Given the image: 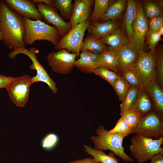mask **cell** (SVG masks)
Segmentation results:
<instances>
[{"label":"cell","instance_id":"obj_1","mask_svg":"<svg viewBox=\"0 0 163 163\" xmlns=\"http://www.w3.org/2000/svg\"><path fill=\"white\" fill-rule=\"evenodd\" d=\"M24 31L23 18L0 1V31L4 44L10 50L25 48Z\"/></svg>","mask_w":163,"mask_h":163},{"label":"cell","instance_id":"obj_2","mask_svg":"<svg viewBox=\"0 0 163 163\" xmlns=\"http://www.w3.org/2000/svg\"><path fill=\"white\" fill-rule=\"evenodd\" d=\"M95 132L97 136L92 135L90 137L94 143V149L101 150H109L124 162H133L135 161L124 152L122 145L123 139L126 136L125 135L110 133L103 125L99 126Z\"/></svg>","mask_w":163,"mask_h":163},{"label":"cell","instance_id":"obj_3","mask_svg":"<svg viewBox=\"0 0 163 163\" xmlns=\"http://www.w3.org/2000/svg\"><path fill=\"white\" fill-rule=\"evenodd\" d=\"M130 140L129 149L130 153L138 163H144L151 160L156 155L163 154L161 147L163 137L152 139L134 134Z\"/></svg>","mask_w":163,"mask_h":163},{"label":"cell","instance_id":"obj_4","mask_svg":"<svg viewBox=\"0 0 163 163\" xmlns=\"http://www.w3.org/2000/svg\"><path fill=\"white\" fill-rule=\"evenodd\" d=\"M25 31L23 38L25 45H31L38 40H46L56 45L60 39L56 29L42 21L23 18Z\"/></svg>","mask_w":163,"mask_h":163},{"label":"cell","instance_id":"obj_5","mask_svg":"<svg viewBox=\"0 0 163 163\" xmlns=\"http://www.w3.org/2000/svg\"><path fill=\"white\" fill-rule=\"evenodd\" d=\"M38 52V51L35 47H30L29 49L25 48H17L10 52L8 56L13 59H15L16 56L19 54H23L28 56L32 62L29 67L30 69L36 70L37 72V75L32 77L33 83L38 82L45 83L53 93L56 94L58 91L56 84L37 59L36 55Z\"/></svg>","mask_w":163,"mask_h":163},{"label":"cell","instance_id":"obj_6","mask_svg":"<svg viewBox=\"0 0 163 163\" xmlns=\"http://www.w3.org/2000/svg\"><path fill=\"white\" fill-rule=\"evenodd\" d=\"M131 134L152 139L163 137V121L152 110L141 116L139 123Z\"/></svg>","mask_w":163,"mask_h":163},{"label":"cell","instance_id":"obj_7","mask_svg":"<svg viewBox=\"0 0 163 163\" xmlns=\"http://www.w3.org/2000/svg\"><path fill=\"white\" fill-rule=\"evenodd\" d=\"M90 24L89 19L72 27L69 32L62 37L54 45L56 50L63 49L76 53L80 54L85 33Z\"/></svg>","mask_w":163,"mask_h":163},{"label":"cell","instance_id":"obj_8","mask_svg":"<svg viewBox=\"0 0 163 163\" xmlns=\"http://www.w3.org/2000/svg\"><path fill=\"white\" fill-rule=\"evenodd\" d=\"M132 35L128 40L129 44L139 53L144 51L145 41L148 32V21L140 2H137L136 14L132 24Z\"/></svg>","mask_w":163,"mask_h":163},{"label":"cell","instance_id":"obj_9","mask_svg":"<svg viewBox=\"0 0 163 163\" xmlns=\"http://www.w3.org/2000/svg\"><path fill=\"white\" fill-rule=\"evenodd\" d=\"M156 57L155 49L148 53L141 52L133 68L139 77L143 87L149 82L155 80Z\"/></svg>","mask_w":163,"mask_h":163},{"label":"cell","instance_id":"obj_10","mask_svg":"<svg viewBox=\"0 0 163 163\" xmlns=\"http://www.w3.org/2000/svg\"><path fill=\"white\" fill-rule=\"evenodd\" d=\"M32 77L25 75L14 78L6 88L11 100L17 106L23 107L28 102Z\"/></svg>","mask_w":163,"mask_h":163},{"label":"cell","instance_id":"obj_11","mask_svg":"<svg viewBox=\"0 0 163 163\" xmlns=\"http://www.w3.org/2000/svg\"><path fill=\"white\" fill-rule=\"evenodd\" d=\"M77 54L70 53L63 49L49 53L47 56L49 65L55 72L62 74H69L75 66Z\"/></svg>","mask_w":163,"mask_h":163},{"label":"cell","instance_id":"obj_12","mask_svg":"<svg viewBox=\"0 0 163 163\" xmlns=\"http://www.w3.org/2000/svg\"><path fill=\"white\" fill-rule=\"evenodd\" d=\"M36 5L43 20L55 27L60 37L65 35L72 28L70 23L64 21L56 8L43 3L37 4Z\"/></svg>","mask_w":163,"mask_h":163},{"label":"cell","instance_id":"obj_13","mask_svg":"<svg viewBox=\"0 0 163 163\" xmlns=\"http://www.w3.org/2000/svg\"><path fill=\"white\" fill-rule=\"evenodd\" d=\"M3 1L11 10L23 18L42 21L43 19L36 5L30 0H4Z\"/></svg>","mask_w":163,"mask_h":163},{"label":"cell","instance_id":"obj_14","mask_svg":"<svg viewBox=\"0 0 163 163\" xmlns=\"http://www.w3.org/2000/svg\"><path fill=\"white\" fill-rule=\"evenodd\" d=\"M153 102V110L160 118L163 119V92L155 80L150 82L144 87Z\"/></svg>","mask_w":163,"mask_h":163},{"label":"cell","instance_id":"obj_15","mask_svg":"<svg viewBox=\"0 0 163 163\" xmlns=\"http://www.w3.org/2000/svg\"><path fill=\"white\" fill-rule=\"evenodd\" d=\"M80 58L76 61L75 66L81 72L87 73H94L99 67L100 54L93 53L90 51H82Z\"/></svg>","mask_w":163,"mask_h":163},{"label":"cell","instance_id":"obj_16","mask_svg":"<svg viewBox=\"0 0 163 163\" xmlns=\"http://www.w3.org/2000/svg\"><path fill=\"white\" fill-rule=\"evenodd\" d=\"M118 54L119 57L118 71L122 72L133 67L138 60L139 53L135 48L129 44Z\"/></svg>","mask_w":163,"mask_h":163},{"label":"cell","instance_id":"obj_17","mask_svg":"<svg viewBox=\"0 0 163 163\" xmlns=\"http://www.w3.org/2000/svg\"><path fill=\"white\" fill-rule=\"evenodd\" d=\"M117 21H108L90 24L87 30L89 34L99 39L107 36L118 27Z\"/></svg>","mask_w":163,"mask_h":163},{"label":"cell","instance_id":"obj_18","mask_svg":"<svg viewBox=\"0 0 163 163\" xmlns=\"http://www.w3.org/2000/svg\"><path fill=\"white\" fill-rule=\"evenodd\" d=\"M100 40L104 44L109 45L117 53L129 44L127 37L118 27L107 36Z\"/></svg>","mask_w":163,"mask_h":163},{"label":"cell","instance_id":"obj_19","mask_svg":"<svg viewBox=\"0 0 163 163\" xmlns=\"http://www.w3.org/2000/svg\"><path fill=\"white\" fill-rule=\"evenodd\" d=\"M91 8L82 0H75L69 22L72 27L87 20L90 12Z\"/></svg>","mask_w":163,"mask_h":163},{"label":"cell","instance_id":"obj_20","mask_svg":"<svg viewBox=\"0 0 163 163\" xmlns=\"http://www.w3.org/2000/svg\"><path fill=\"white\" fill-rule=\"evenodd\" d=\"M99 67H102L114 72H117L119 66V57L117 53L110 47H108L100 54Z\"/></svg>","mask_w":163,"mask_h":163},{"label":"cell","instance_id":"obj_21","mask_svg":"<svg viewBox=\"0 0 163 163\" xmlns=\"http://www.w3.org/2000/svg\"><path fill=\"white\" fill-rule=\"evenodd\" d=\"M126 1L119 0L113 2L109 6L104 15L98 22L116 21L121 17L126 6Z\"/></svg>","mask_w":163,"mask_h":163},{"label":"cell","instance_id":"obj_22","mask_svg":"<svg viewBox=\"0 0 163 163\" xmlns=\"http://www.w3.org/2000/svg\"><path fill=\"white\" fill-rule=\"evenodd\" d=\"M130 110L136 112L141 116L153 110V104L146 91L144 90V87L136 101Z\"/></svg>","mask_w":163,"mask_h":163},{"label":"cell","instance_id":"obj_23","mask_svg":"<svg viewBox=\"0 0 163 163\" xmlns=\"http://www.w3.org/2000/svg\"><path fill=\"white\" fill-rule=\"evenodd\" d=\"M107 47V46L104 44L100 39L89 34L83 41L81 51H88L94 54H100Z\"/></svg>","mask_w":163,"mask_h":163},{"label":"cell","instance_id":"obj_24","mask_svg":"<svg viewBox=\"0 0 163 163\" xmlns=\"http://www.w3.org/2000/svg\"><path fill=\"white\" fill-rule=\"evenodd\" d=\"M137 5V2L135 0H129L127 1L124 24L128 40L132 34V24L136 14Z\"/></svg>","mask_w":163,"mask_h":163},{"label":"cell","instance_id":"obj_25","mask_svg":"<svg viewBox=\"0 0 163 163\" xmlns=\"http://www.w3.org/2000/svg\"><path fill=\"white\" fill-rule=\"evenodd\" d=\"M84 147L85 149H83L84 151L92 156L98 163H119L118 160L112 152L107 154L102 150L95 149L87 145H84Z\"/></svg>","mask_w":163,"mask_h":163},{"label":"cell","instance_id":"obj_26","mask_svg":"<svg viewBox=\"0 0 163 163\" xmlns=\"http://www.w3.org/2000/svg\"><path fill=\"white\" fill-rule=\"evenodd\" d=\"M94 8L89 20L90 24L98 22L105 13L107 8L113 1L95 0Z\"/></svg>","mask_w":163,"mask_h":163},{"label":"cell","instance_id":"obj_27","mask_svg":"<svg viewBox=\"0 0 163 163\" xmlns=\"http://www.w3.org/2000/svg\"><path fill=\"white\" fill-rule=\"evenodd\" d=\"M142 88L130 86L124 100L120 105V112L130 110L137 100L142 90Z\"/></svg>","mask_w":163,"mask_h":163},{"label":"cell","instance_id":"obj_28","mask_svg":"<svg viewBox=\"0 0 163 163\" xmlns=\"http://www.w3.org/2000/svg\"><path fill=\"white\" fill-rule=\"evenodd\" d=\"M72 0H55V7L60 12L61 17L65 19L71 18L72 5Z\"/></svg>","mask_w":163,"mask_h":163},{"label":"cell","instance_id":"obj_29","mask_svg":"<svg viewBox=\"0 0 163 163\" xmlns=\"http://www.w3.org/2000/svg\"><path fill=\"white\" fill-rule=\"evenodd\" d=\"M121 76L130 86L140 88L143 87L139 77L133 68L123 71Z\"/></svg>","mask_w":163,"mask_h":163},{"label":"cell","instance_id":"obj_30","mask_svg":"<svg viewBox=\"0 0 163 163\" xmlns=\"http://www.w3.org/2000/svg\"><path fill=\"white\" fill-rule=\"evenodd\" d=\"M94 73L107 81L113 87L120 76L116 72L102 67L96 69Z\"/></svg>","mask_w":163,"mask_h":163},{"label":"cell","instance_id":"obj_31","mask_svg":"<svg viewBox=\"0 0 163 163\" xmlns=\"http://www.w3.org/2000/svg\"><path fill=\"white\" fill-rule=\"evenodd\" d=\"M130 86L121 75L117 80L113 87L117 92L120 100L123 101Z\"/></svg>","mask_w":163,"mask_h":163},{"label":"cell","instance_id":"obj_32","mask_svg":"<svg viewBox=\"0 0 163 163\" xmlns=\"http://www.w3.org/2000/svg\"><path fill=\"white\" fill-rule=\"evenodd\" d=\"M146 17L149 19L162 15L161 7L156 3L152 2H147L143 9Z\"/></svg>","mask_w":163,"mask_h":163},{"label":"cell","instance_id":"obj_33","mask_svg":"<svg viewBox=\"0 0 163 163\" xmlns=\"http://www.w3.org/2000/svg\"><path fill=\"white\" fill-rule=\"evenodd\" d=\"M132 129L127 123L121 117L117 121L115 126L111 129L108 130L111 134H118L126 136L131 134Z\"/></svg>","mask_w":163,"mask_h":163},{"label":"cell","instance_id":"obj_34","mask_svg":"<svg viewBox=\"0 0 163 163\" xmlns=\"http://www.w3.org/2000/svg\"><path fill=\"white\" fill-rule=\"evenodd\" d=\"M120 114L132 129L138 124L141 116L139 114L131 110L120 112Z\"/></svg>","mask_w":163,"mask_h":163},{"label":"cell","instance_id":"obj_35","mask_svg":"<svg viewBox=\"0 0 163 163\" xmlns=\"http://www.w3.org/2000/svg\"><path fill=\"white\" fill-rule=\"evenodd\" d=\"M59 141L58 136L54 133H50L42 139L41 144L42 148L47 151L53 149L58 144Z\"/></svg>","mask_w":163,"mask_h":163},{"label":"cell","instance_id":"obj_36","mask_svg":"<svg viewBox=\"0 0 163 163\" xmlns=\"http://www.w3.org/2000/svg\"><path fill=\"white\" fill-rule=\"evenodd\" d=\"M157 59L156 65V75L155 81L160 86L163 87V54L161 50L157 56Z\"/></svg>","mask_w":163,"mask_h":163},{"label":"cell","instance_id":"obj_37","mask_svg":"<svg viewBox=\"0 0 163 163\" xmlns=\"http://www.w3.org/2000/svg\"><path fill=\"white\" fill-rule=\"evenodd\" d=\"M163 25V16L149 19L148 21V33L157 31Z\"/></svg>","mask_w":163,"mask_h":163},{"label":"cell","instance_id":"obj_38","mask_svg":"<svg viewBox=\"0 0 163 163\" xmlns=\"http://www.w3.org/2000/svg\"><path fill=\"white\" fill-rule=\"evenodd\" d=\"M161 36L157 31L148 33L146 35L147 42L148 48L151 50L155 49V47L161 39Z\"/></svg>","mask_w":163,"mask_h":163},{"label":"cell","instance_id":"obj_39","mask_svg":"<svg viewBox=\"0 0 163 163\" xmlns=\"http://www.w3.org/2000/svg\"><path fill=\"white\" fill-rule=\"evenodd\" d=\"M14 77L0 74V88H6Z\"/></svg>","mask_w":163,"mask_h":163},{"label":"cell","instance_id":"obj_40","mask_svg":"<svg viewBox=\"0 0 163 163\" xmlns=\"http://www.w3.org/2000/svg\"><path fill=\"white\" fill-rule=\"evenodd\" d=\"M68 163H98L94 158L89 157L82 159H79L70 162Z\"/></svg>","mask_w":163,"mask_h":163},{"label":"cell","instance_id":"obj_41","mask_svg":"<svg viewBox=\"0 0 163 163\" xmlns=\"http://www.w3.org/2000/svg\"><path fill=\"white\" fill-rule=\"evenodd\" d=\"M35 4L43 3L49 6L55 8V1L53 0H32Z\"/></svg>","mask_w":163,"mask_h":163},{"label":"cell","instance_id":"obj_42","mask_svg":"<svg viewBox=\"0 0 163 163\" xmlns=\"http://www.w3.org/2000/svg\"><path fill=\"white\" fill-rule=\"evenodd\" d=\"M163 154H159L155 156L150 163H163Z\"/></svg>","mask_w":163,"mask_h":163},{"label":"cell","instance_id":"obj_43","mask_svg":"<svg viewBox=\"0 0 163 163\" xmlns=\"http://www.w3.org/2000/svg\"><path fill=\"white\" fill-rule=\"evenodd\" d=\"M86 5L91 7L93 5L94 1L92 0H82Z\"/></svg>","mask_w":163,"mask_h":163},{"label":"cell","instance_id":"obj_44","mask_svg":"<svg viewBox=\"0 0 163 163\" xmlns=\"http://www.w3.org/2000/svg\"><path fill=\"white\" fill-rule=\"evenodd\" d=\"M157 31L161 36L163 34V25L161 26Z\"/></svg>","mask_w":163,"mask_h":163},{"label":"cell","instance_id":"obj_45","mask_svg":"<svg viewBox=\"0 0 163 163\" xmlns=\"http://www.w3.org/2000/svg\"><path fill=\"white\" fill-rule=\"evenodd\" d=\"M3 40V37L2 34L0 31V40Z\"/></svg>","mask_w":163,"mask_h":163}]
</instances>
